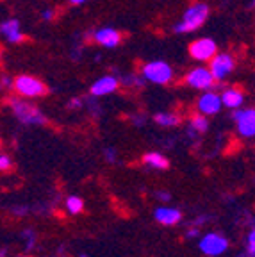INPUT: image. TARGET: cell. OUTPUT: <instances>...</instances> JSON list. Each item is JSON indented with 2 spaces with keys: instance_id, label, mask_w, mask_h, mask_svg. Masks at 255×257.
Here are the masks:
<instances>
[{
  "instance_id": "obj_1",
  "label": "cell",
  "mask_w": 255,
  "mask_h": 257,
  "mask_svg": "<svg viewBox=\"0 0 255 257\" xmlns=\"http://www.w3.org/2000/svg\"><path fill=\"white\" fill-rule=\"evenodd\" d=\"M209 16V6L203 2H196V4L189 6L186 13L182 15L179 24L173 27L177 34H186V32H193L198 27H202L203 22L207 20Z\"/></svg>"
},
{
  "instance_id": "obj_2",
  "label": "cell",
  "mask_w": 255,
  "mask_h": 257,
  "mask_svg": "<svg viewBox=\"0 0 255 257\" xmlns=\"http://www.w3.org/2000/svg\"><path fill=\"white\" fill-rule=\"evenodd\" d=\"M9 105H11L15 116L20 121H24V123L40 125L45 121L43 112H41L34 104H31V102L20 100V98H11V100H9Z\"/></svg>"
},
{
  "instance_id": "obj_3",
  "label": "cell",
  "mask_w": 255,
  "mask_h": 257,
  "mask_svg": "<svg viewBox=\"0 0 255 257\" xmlns=\"http://www.w3.org/2000/svg\"><path fill=\"white\" fill-rule=\"evenodd\" d=\"M141 75L154 84H168L173 79V70L164 61H150L143 66Z\"/></svg>"
},
{
  "instance_id": "obj_4",
  "label": "cell",
  "mask_w": 255,
  "mask_h": 257,
  "mask_svg": "<svg viewBox=\"0 0 255 257\" xmlns=\"http://www.w3.org/2000/svg\"><path fill=\"white\" fill-rule=\"evenodd\" d=\"M13 89L24 98H34V96H41L47 93V86L32 75H18L15 79Z\"/></svg>"
},
{
  "instance_id": "obj_5",
  "label": "cell",
  "mask_w": 255,
  "mask_h": 257,
  "mask_svg": "<svg viewBox=\"0 0 255 257\" xmlns=\"http://www.w3.org/2000/svg\"><path fill=\"white\" fill-rule=\"evenodd\" d=\"M235 121V128L239 136L253 138L255 136V109H234L232 114Z\"/></svg>"
},
{
  "instance_id": "obj_6",
  "label": "cell",
  "mask_w": 255,
  "mask_h": 257,
  "mask_svg": "<svg viewBox=\"0 0 255 257\" xmlns=\"http://www.w3.org/2000/svg\"><path fill=\"white\" fill-rule=\"evenodd\" d=\"M216 79L212 75L211 68H203V66H196V68L189 70L186 75V84L191 86L193 89H212Z\"/></svg>"
},
{
  "instance_id": "obj_7",
  "label": "cell",
  "mask_w": 255,
  "mask_h": 257,
  "mask_svg": "<svg viewBox=\"0 0 255 257\" xmlns=\"http://www.w3.org/2000/svg\"><path fill=\"white\" fill-rule=\"evenodd\" d=\"M216 54H218V47L211 38H198L189 45V56L195 61H211Z\"/></svg>"
},
{
  "instance_id": "obj_8",
  "label": "cell",
  "mask_w": 255,
  "mask_h": 257,
  "mask_svg": "<svg viewBox=\"0 0 255 257\" xmlns=\"http://www.w3.org/2000/svg\"><path fill=\"white\" fill-rule=\"evenodd\" d=\"M235 66V61L230 54H216L211 59V72L214 75L216 82H221L232 73Z\"/></svg>"
},
{
  "instance_id": "obj_9",
  "label": "cell",
  "mask_w": 255,
  "mask_h": 257,
  "mask_svg": "<svg viewBox=\"0 0 255 257\" xmlns=\"http://www.w3.org/2000/svg\"><path fill=\"white\" fill-rule=\"evenodd\" d=\"M221 107H223V100H221V96L214 91H205L198 98V102H196V109H198L202 114H205V116L218 114Z\"/></svg>"
},
{
  "instance_id": "obj_10",
  "label": "cell",
  "mask_w": 255,
  "mask_h": 257,
  "mask_svg": "<svg viewBox=\"0 0 255 257\" xmlns=\"http://www.w3.org/2000/svg\"><path fill=\"white\" fill-rule=\"evenodd\" d=\"M227 239L223 236H219V234H207L200 241V250L205 255H219V253H223L227 250Z\"/></svg>"
},
{
  "instance_id": "obj_11",
  "label": "cell",
  "mask_w": 255,
  "mask_h": 257,
  "mask_svg": "<svg viewBox=\"0 0 255 257\" xmlns=\"http://www.w3.org/2000/svg\"><path fill=\"white\" fill-rule=\"evenodd\" d=\"M93 40H95L98 45H102V47H105V48H114V47H118V45H120L121 34L112 27H102V29H98V31H95V34H93Z\"/></svg>"
},
{
  "instance_id": "obj_12",
  "label": "cell",
  "mask_w": 255,
  "mask_h": 257,
  "mask_svg": "<svg viewBox=\"0 0 255 257\" xmlns=\"http://www.w3.org/2000/svg\"><path fill=\"white\" fill-rule=\"evenodd\" d=\"M118 84H120V80L116 79L114 75H104L100 77L98 80H95L91 84V95L93 96H105V95H111L118 89Z\"/></svg>"
},
{
  "instance_id": "obj_13",
  "label": "cell",
  "mask_w": 255,
  "mask_h": 257,
  "mask_svg": "<svg viewBox=\"0 0 255 257\" xmlns=\"http://www.w3.org/2000/svg\"><path fill=\"white\" fill-rule=\"evenodd\" d=\"M0 32L2 36L9 41V43H22L25 40L24 32H22L20 22L16 18H9V20H4L2 25H0Z\"/></svg>"
},
{
  "instance_id": "obj_14",
  "label": "cell",
  "mask_w": 255,
  "mask_h": 257,
  "mask_svg": "<svg viewBox=\"0 0 255 257\" xmlns=\"http://www.w3.org/2000/svg\"><path fill=\"white\" fill-rule=\"evenodd\" d=\"M221 100H223V105L228 109H239L244 102V95L235 88H228L221 93Z\"/></svg>"
},
{
  "instance_id": "obj_15",
  "label": "cell",
  "mask_w": 255,
  "mask_h": 257,
  "mask_svg": "<svg viewBox=\"0 0 255 257\" xmlns=\"http://www.w3.org/2000/svg\"><path fill=\"white\" fill-rule=\"evenodd\" d=\"M156 220L163 225H175L180 220V211L172 207H159L156 209Z\"/></svg>"
},
{
  "instance_id": "obj_16",
  "label": "cell",
  "mask_w": 255,
  "mask_h": 257,
  "mask_svg": "<svg viewBox=\"0 0 255 257\" xmlns=\"http://www.w3.org/2000/svg\"><path fill=\"white\" fill-rule=\"evenodd\" d=\"M143 161L148 166H154V168H157V170H166L168 166H170V163H168L166 157L161 156V154H157V152L147 154V156L143 157Z\"/></svg>"
},
{
  "instance_id": "obj_17",
  "label": "cell",
  "mask_w": 255,
  "mask_h": 257,
  "mask_svg": "<svg viewBox=\"0 0 255 257\" xmlns=\"http://www.w3.org/2000/svg\"><path fill=\"white\" fill-rule=\"evenodd\" d=\"M154 120L159 125H163V127H173V125L179 123V118L173 112H157L156 116H154Z\"/></svg>"
},
{
  "instance_id": "obj_18",
  "label": "cell",
  "mask_w": 255,
  "mask_h": 257,
  "mask_svg": "<svg viewBox=\"0 0 255 257\" xmlns=\"http://www.w3.org/2000/svg\"><path fill=\"white\" fill-rule=\"evenodd\" d=\"M209 128V121L207 118H205V114H195V116L191 118V131L193 133H205Z\"/></svg>"
},
{
  "instance_id": "obj_19",
  "label": "cell",
  "mask_w": 255,
  "mask_h": 257,
  "mask_svg": "<svg viewBox=\"0 0 255 257\" xmlns=\"http://www.w3.org/2000/svg\"><path fill=\"white\" fill-rule=\"evenodd\" d=\"M66 209L72 214H79L84 209V202L79 197H68L66 198Z\"/></svg>"
},
{
  "instance_id": "obj_20",
  "label": "cell",
  "mask_w": 255,
  "mask_h": 257,
  "mask_svg": "<svg viewBox=\"0 0 255 257\" xmlns=\"http://www.w3.org/2000/svg\"><path fill=\"white\" fill-rule=\"evenodd\" d=\"M248 252L251 253V255H255V229L250 232V236H248Z\"/></svg>"
},
{
  "instance_id": "obj_21",
  "label": "cell",
  "mask_w": 255,
  "mask_h": 257,
  "mask_svg": "<svg viewBox=\"0 0 255 257\" xmlns=\"http://www.w3.org/2000/svg\"><path fill=\"white\" fill-rule=\"evenodd\" d=\"M54 16H56V11H54V9H45V11L41 13V18H43L45 22L54 20Z\"/></svg>"
},
{
  "instance_id": "obj_22",
  "label": "cell",
  "mask_w": 255,
  "mask_h": 257,
  "mask_svg": "<svg viewBox=\"0 0 255 257\" xmlns=\"http://www.w3.org/2000/svg\"><path fill=\"white\" fill-rule=\"evenodd\" d=\"M9 166H11V159H9L8 156H2V157H0V170H2V172H6V170H8Z\"/></svg>"
},
{
  "instance_id": "obj_23",
  "label": "cell",
  "mask_w": 255,
  "mask_h": 257,
  "mask_svg": "<svg viewBox=\"0 0 255 257\" xmlns=\"http://www.w3.org/2000/svg\"><path fill=\"white\" fill-rule=\"evenodd\" d=\"M88 0H70V4H73V6H82V4H86Z\"/></svg>"
},
{
  "instance_id": "obj_24",
  "label": "cell",
  "mask_w": 255,
  "mask_h": 257,
  "mask_svg": "<svg viewBox=\"0 0 255 257\" xmlns=\"http://www.w3.org/2000/svg\"><path fill=\"white\" fill-rule=\"evenodd\" d=\"M80 105V98H73L72 104H70V107H79Z\"/></svg>"
},
{
  "instance_id": "obj_25",
  "label": "cell",
  "mask_w": 255,
  "mask_h": 257,
  "mask_svg": "<svg viewBox=\"0 0 255 257\" xmlns=\"http://www.w3.org/2000/svg\"><path fill=\"white\" fill-rule=\"evenodd\" d=\"M250 8H255V0H251L250 2Z\"/></svg>"
}]
</instances>
